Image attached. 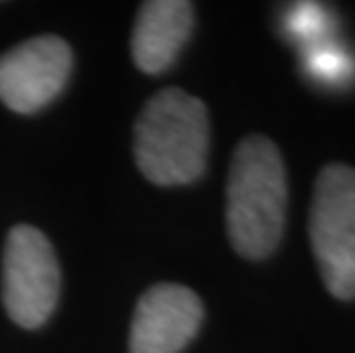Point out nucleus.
<instances>
[{
    "instance_id": "obj_2",
    "label": "nucleus",
    "mask_w": 355,
    "mask_h": 353,
    "mask_svg": "<svg viewBox=\"0 0 355 353\" xmlns=\"http://www.w3.org/2000/svg\"><path fill=\"white\" fill-rule=\"evenodd\" d=\"M135 163L149 182L181 186L202 177L209 152V115L198 96L179 87L147 101L133 129Z\"/></svg>"
},
{
    "instance_id": "obj_6",
    "label": "nucleus",
    "mask_w": 355,
    "mask_h": 353,
    "mask_svg": "<svg viewBox=\"0 0 355 353\" xmlns=\"http://www.w3.org/2000/svg\"><path fill=\"white\" fill-rule=\"evenodd\" d=\"M204 307L193 289L158 282L135 305L128 353H179L198 335Z\"/></svg>"
},
{
    "instance_id": "obj_4",
    "label": "nucleus",
    "mask_w": 355,
    "mask_h": 353,
    "mask_svg": "<svg viewBox=\"0 0 355 353\" xmlns=\"http://www.w3.org/2000/svg\"><path fill=\"white\" fill-rule=\"evenodd\" d=\"M60 296V266L49 239L33 225L10 230L3 252V300L14 324L40 328Z\"/></svg>"
},
{
    "instance_id": "obj_3",
    "label": "nucleus",
    "mask_w": 355,
    "mask_h": 353,
    "mask_svg": "<svg viewBox=\"0 0 355 353\" xmlns=\"http://www.w3.org/2000/svg\"><path fill=\"white\" fill-rule=\"evenodd\" d=\"M309 241L326 289L339 300L355 298V170L326 165L314 184Z\"/></svg>"
},
{
    "instance_id": "obj_7",
    "label": "nucleus",
    "mask_w": 355,
    "mask_h": 353,
    "mask_svg": "<svg viewBox=\"0 0 355 353\" xmlns=\"http://www.w3.org/2000/svg\"><path fill=\"white\" fill-rule=\"evenodd\" d=\"M195 12L186 0H152L140 7L133 26L131 53L138 69L161 74L175 62L193 33Z\"/></svg>"
},
{
    "instance_id": "obj_1",
    "label": "nucleus",
    "mask_w": 355,
    "mask_h": 353,
    "mask_svg": "<svg viewBox=\"0 0 355 353\" xmlns=\"http://www.w3.org/2000/svg\"><path fill=\"white\" fill-rule=\"evenodd\" d=\"M286 218V170L277 147L248 136L234 149L227 179V234L241 257L266 259Z\"/></svg>"
},
{
    "instance_id": "obj_5",
    "label": "nucleus",
    "mask_w": 355,
    "mask_h": 353,
    "mask_svg": "<svg viewBox=\"0 0 355 353\" xmlns=\"http://www.w3.org/2000/svg\"><path fill=\"white\" fill-rule=\"evenodd\" d=\"M71 49L60 37L28 40L0 55V101L17 112H35L62 92L71 74Z\"/></svg>"
}]
</instances>
